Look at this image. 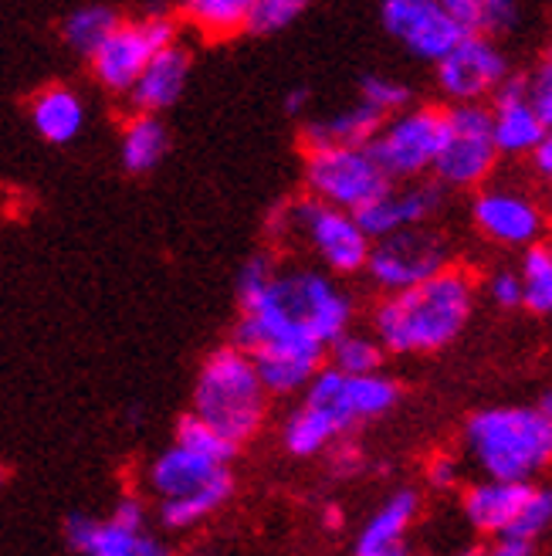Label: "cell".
<instances>
[{"instance_id": "obj_1", "label": "cell", "mask_w": 552, "mask_h": 556, "mask_svg": "<svg viewBox=\"0 0 552 556\" xmlns=\"http://www.w3.org/2000/svg\"><path fill=\"white\" fill-rule=\"evenodd\" d=\"M238 299L234 346L244 353L271 343H316L329 350L352 323V302L333 278L312 268L279 271L268 258H252L241 268Z\"/></svg>"}, {"instance_id": "obj_2", "label": "cell", "mask_w": 552, "mask_h": 556, "mask_svg": "<svg viewBox=\"0 0 552 556\" xmlns=\"http://www.w3.org/2000/svg\"><path fill=\"white\" fill-rule=\"evenodd\" d=\"M475 313V282L464 268H445L431 282L386 295L376 305L373 337L390 353H437L451 346Z\"/></svg>"}, {"instance_id": "obj_3", "label": "cell", "mask_w": 552, "mask_h": 556, "mask_svg": "<svg viewBox=\"0 0 552 556\" xmlns=\"http://www.w3.org/2000/svg\"><path fill=\"white\" fill-rule=\"evenodd\" d=\"M467 455L495 482H532L552 465V421L539 407H488L464 428Z\"/></svg>"}, {"instance_id": "obj_4", "label": "cell", "mask_w": 552, "mask_h": 556, "mask_svg": "<svg viewBox=\"0 0 552 556\" xmlns=\"http://www.w3.org/2000/svg\"><path fill=\"white\" fill-rule=\"evenodd\" d=\"M268 391L255 359L238 346L214 350L193 387V414L217 428L228 441H252L265 421Z\"/></svg>"}, {"instance_id": "obj_5", "label": "cell", "mask_w": 552, "mask_h": 556, "mask_svg": "<svg viewBox=\"0 0 552 556\" xmlns=\"http://www.w3.org/2000/svg\"><path fill=\"white\" fill-rule=\"evenodd\" d=\"M268 225L274 235H298L319 255V262L336 275H352L370 265L373 238L360 228V220L349 211L329 207L316 198H301L282 204L271 214Z\"/></svg>"}, {"instance_id": "obj_6", "label": "cell", "mask_w": 552, "mask_h": 556, "mask_svg": "<svg viewBox=\"0 0 552 556\" xmlns=\"http://www.w3.org/2000/svg\"><path fill=\"white\" fill-rule=\"evenodd\" d=\"M306 187L309 198L329 207L360 214L370 204H376L383 193H390L394 180L380 170L370 147L367 150L325 147V150H306Z\"/></svg>"}, {"instance_id": "obj_7", "label": "cell", "mask_w": 552, "mask_h": 556, "mask_svg": "<svg viewBox=\"0 0 552 556\" xmlns=\"http://www.w3.org/2000/svg\"><path fill=\"white\" fill-rule=\"evenodd\" d=\"M445 139H448V109L418 105L386 119L370 143V153L394 184L418 180L424 174H434L437 156L445 150Z\"/></svg>"}, {"instance_id": "obj_8", "label": "cell", "mask_w": 552, "mask_h": 556, "mask_svg": "<svg viewBox=\"0 0 552 556\" xmlns=\"http://www.w3.org/2000/svg\"><path fill=\"white\" fill-rule=\"evenodd\" d=\"M177 45V24L167 14L123 21L105 45L92 54L95 78L113 92H132L159 51Z\"/></svg>"}, {"instance_id": "obj_9", "label": "cell", "mask_w": 552, "mask_h": 556, "mask_svg": "<svg viewBox=\"0 0 552 556\" xmlns=\"http://www.w3.org/2000/svg\"><path fill=\"white\" fill-rule=\"evenodd\" d=\"M499 160V147L491 136L488 105H451L448 109V139L437 156L434 174L448 187H478Z\"/></svg>"}, {"instance_id": "obj_10", "label": "cell", "mask_w": 552, "mask_h": 556, "mask_svg": "<svg viewBox=\"0 0 552 556\" xmlns=\"http://www.w3.org/2000/svg\"><path fill=\"white\" fill-rule=\"evenodd\" d=\"M445 268H451L448 241L434 235L431 228H413L376 241L367 265L370 278L386 295L424 286Z\"/></svg>"}, {"instance_id": "obj_11", "label": "cell", "mask_w": 552, "mask_h": 556, "mask_svg": "<svg viewBox=\"0 0 552 556\" xmlns=\"http://www.w3.org/2000/svg\"><path fill=\"white\" fill-rule=\"evenodd\" d=\"M397 401H400V387L383 374L349 377L333 367H322L316 380L306 387V404L333 417L343 434L356 425L386 414Z\"/></svg>"}, {"instance_id": "obj_12", "label": "cell", "mask_w": 552, "mask_h": 556, "mask_svg": "<svg viewBox=\"0 0 552 556\" xmlns=\"http://www.w3.org/2000/svg\"><path fill=\"white\" fill-rule=\"evenodd\" d=\"M380 21L410 54L434 65L445 62L464 38H472L451 14L448 0H386Z\"/></svg>"}, {"instance_id": "obj_13", "label": "cell", "mask_w": 552, "mask_h": 556, "mask_svg": "<svg viewBox=\"0 0 552 556\" xmlns=\"http://www.w3.org/2000/svg\"><path fill=\"white\" fill-rule=\"evenodd\" d=\"M509 62L491 38H464L445 62L437 65V86L454 105H482L509 78Z\"/></svg>"}, {"instance_id": "obj_14", "label": "cell", "mask_w": 552, "mask_h": 556, "mask_svg": "<svg viewBox=\"0 0 552 556\" xmlns=\"http://www.w3.org/2000/svg\"><path fill=\"white\" fill-rule=\"evenodd\" d=\"M472 217L478 231L509 248H532L539 244V235L545 228V211L522 190L509 187H488L478 190L472 201Z\"/></svg>"}, {"instance_id": "obj_15", "label": "cell", "mask_w": 552, "mask_h": 556, "mask_svg": "<svg viewBox=\"0 0 552 556\" xmlns=\"http://www.w3.org/2000/svg\"><path fill=\"white\" fill-rule=\"evenodd\" d=\"M488 109H491V136L499 153L526 156L539 150L545 123L529 102V75H509L499 86V92L491 96Z\"/></svg>"}, {"instance_id": "obj_16", "label": "cell", "mask_w": 552, "mask_h": 556, "mask_svg": "<svg viewBox=\"0 0 552 556\" xmlns=\"http://www.w3.org/2000/svg\"><path fill=\"white\" fill-rule=\"evenodd\" d=\"M532 492H536L532 482L482 479V482L464 489L461 509H464L467 522H472L475 530L499 540V536H512L518 530V522H522V516H526Z\"/></svg>"}, {"instance_id": "obj_17", "label": "cell", "mask_w": 552, "mask_h": 556, "mask_svg": "<svg viewBox=\"0 0 552 556\" xmlns=\"http://www.w3.org/2000/svg\"><path fill=\"white\" fill-rule=\"evenodd\" d=\"M437 207H440L437 184H407V187H394L390 193H383L376 204L356 214V220H360V228L376 244V241L394 238L400 231L424 228L437 214Z\"/></svg>"}, {"instance_id": "obj_18", "label": "cell", "mask_w": 552, "mask_h": 556, "mask_svg": "<svg viewBox=\"0 0 552 556\" xmlns=\"http://www.w3.org/2000/svg\"><path fill=\"white\" fill-rule=\"evenodd\" d=\"M68 546L81 556H167L163 543L146 530H126L113 519L68 516L65 522Z\"/></svg>"}, {"instance_id": "obj_19", "label": "cell", "mask_w": 552, "mask_h": 556, "mask_svg": "<svg viewBox=\"0 0 552 556\" xmlns=\"http://www.w3.org/2000/svg\"><path fill=\"white\" fill-rule=\"evenodd\" d=\"M325 346L316 343H271L261 346L258 353H247L255 359V367L261 374V383L268 394H295L306 391L322 370Z\"/></svg>"}, {"instance_id": "obj_20", "label": "cell", "mask_w": 552, "mask_h": 556, "mask_svg": "<svg viewBox=\"0 0 552 556\" xmlns=\"http://www.w3.org/2000/svg\"><path fill=\"white\" fill-rule=\"evenodd\" d=\"M421 509L418 492H397L370 516L356 536V556H407V526Z\"/></svg>"}, {"instance_id": "obj_21", "label": "cell", "mask_w": 552, "mask_h": 556, "mask_svg": "<svg viewBox=\"0 0 552 556\" xmlns=\"http://www.w3.org/2000/svg\"><path fill=\"white\" fill-rule=\"evenodd\" d=\"M187 78H190V54L180 45H170L167 51H159L150 62V68L143 72L140 81H136L129 99L143 116H156L183 96Z\"/></svg>"}, {"instance_id": "obj_22", "label": "cell", "mask_w": 552, "mask_h": 556, "mask_svg": "<svg viewBox=\"0 0 552 556\" xmlns=\"http://www.w3.org/2000/svg\"><path fill=\"white\" fill-rule=\"evenodd\" d=\"M220 471H228V468L193 455L180 448V444H170V448L150 465V485L163 503H170V498H187L193 492L207 489Z\"/></svg>"}, {"instance_id": "obj_23", "label": "cell", "mask_w": 552, "mask_h": 556, "mask_svg": "<svg viewBox=\"0 0 552 556\" xmlns=\"http://www.w3.org/2000/svg\"><path fill=\"white\" fill-rule=\"evenodd\" d=\"M383 116L367 102H356L339 109L336 116H325L306 126V150H325V147H346V150H367L376 132L383 129Z\"/></svg>"}, {"instance_id": "obj_24", "label": "cell", "mask_w": 552, "mask_h": 556, "mask_svg": "<svg viewBox=\"0 0 552 556\" xmlns=\"http://www.w3.org/2000/svg\"><path fill=\"white\" fill-rule=\"evenodd\" d=\"M31 123L41 139L54 147H65L86 126V102L65 86H48L31 102Z\"/></svg>"}, {"instance_id": "obj_25", "label": "cell", "mask_w": 552, "mask_h": 556, "mask_svg": "<svg viewBox=\"0 0 552 556\" xmlns=\"http://www.w3.org/2000/svg\"><path fill=\"white\" fill-rule=\"evenodd\" d=\"M343 438L339 425L333 421L329 414H322L319 407L301 401L282 428V441L285 448L295 455V458H309V455H319L325 448H333V441Z\"/></svg>"}, {"instance_id": "obj_26", "label": "cell", "mask_w": 552, "mask_h": 556, "mask_svg": "<svg viewBox=\"0 0 552 556\" xmlns=\"http://www.w3.org/2000/svg\"><path fill=\"white\" fill-rule=\"evenodd\" d=\"M167 147H170L167 126H163L156 116L136 113L123 132V166L129 174H146L167 156Z\"/></svg>"}, {"instance_id": "obj_27", "label": "cell", "mask_w": 552, "mask_h": 556, "mask_svg": "<svg viewBox=\"0 0 552 556\" xmlns=\"http://www.w3.org/2000/svg\"><path fill=\"white\" fill-rule=\"evenodd\" d=\"M448 8L464 31L478 38H502L522 21V11L512 0H448Z\"/></svg>"}, {"instance_id": "obj_28", "label": "cell", "mask_w": 552, "mask_h": 556, "mask_svg": "<svg viewBox=\"0 0 552 556\" xmlns=\"http://www.w3.org/2000/svg\"><path fill=\"white\" fill-rule=\"evenodd\" d=\"M231 492H234V476H231V468H228V471H220V476L207 489L193 492L187 498H170V503H163L159 506V519H163V526H170V530H187V526L207 519L214 509L224 506L228 498H231Z\"/></svg>"}, {"instance_id": "obj_29", "label": "cell", "mask_w": 552, "mask_h": 556, "mask_svg": "<svg viewBox=\"0 0 552 556\" xmlns=\"http://www.w3.org/2000/svg\"><path fill=\"white\" fill-rule=\"evenodd\" d=\"M123 21L113 8H102V4H92V8H78L72 11L65 21H62V38L68 41V48L81 51V54H92L105 45V38L116 31Z\"/></svg>"}, {"instance_id": "obj_30", "label": "cell", "mask_w": 552, "mask_h": 556, "mask_svg": "<svg viewBox=\"0 0 552 556\" xmlns=\"http://www.w3.org/2000/svg\"><path fill=\"white\" fill-rule=\"evenodd\" d=\"M183 14L190 24H197L204 35L228 38V35L247 31L252 0H190Z\"/></svg>"}, {"instance_id": "obj_31", "label": "cell", "mask_w": 552, "mask_h": 556, "mask_svg": "<svg viewBox=\"0 0 552 556\" xmlns=\"http://www.w3.org/2000/svg\"><path fill=\"white\" fill-rule=\"evenodd\" d=\"M383 343L376 337H363V332H346L333 346H329V367L349 374V377H370L383 367Z\"/></svg>"}, {"instance_id": "obj_32", "label": "cell", "mask_w": 552, "mask_h": 556, "mask_svg": "<svg viewBox=\"0 0 552 556\" xmlns=\"http://www.w3.org/2000/svg\"><path fill=\"white\" fill-rule=\"evenodd\" d=\"M518 275H522V286H526V309L549 316L552 313V244L539 241L526 248Z\"/></svg>"}, {"instance_id": "obj_33", "label": "cell", "mask_w": 552, "mask_h": 556, "mask_svg": "<svg viewBox=\"0 0 552 556\" xmlns=\"http://www.w3.org/2000/svg\"><path fill=\"white\" fill-rule=\"evenodd\" d=\"M174 444H180V448H187V452H193V455H201V458H207V462H214V465H224V468H228V462H231L234 452H238V444H234V441H228L217 428H210L207 421H201V417L193 414V410L183 414L180 421H177V438H174Z\"/></svg>"}, {"instance_id": "obj_34", "label": "cell", "mask_w": 552, "mask_h": 556, "mask_svg": "<svg viewBox=\"0 0 552 556\" xmlns=\"http://www.w3.org/2000/svg\"><path fill=\"white\" fill-rule=\"evenodd\" d=\"M360 102H367L370 109H376V113L386 119V116H400L407 113L410 105V89L403 86L400 78H390V75H363L360 78Z\"/></svg>"}, {"instance_id": "obj_35", "label": "cell", "mask_w": 552, "mask_h": 556, "mask_svg": "<svg viewBox=\"0 0 552 556\" xmlns=\"http://www.w3.org/2000/svg\"><path fill=\"white\" fill-rule=\"evenodd\" d=\"M306 11L301 0H252V14H247V31L255 35H274L285 31Z\"/></svg>"}, {"instance_id": "obj_36", "label": "cell", "mask_w": 552, "mask_h": 556, "mask_svg": "<svg viewBox=\"0 0 552 556\" xmlns=\"http://www.w3.org/2000/svg\"><path fill=\"white\" fill-rule=\"evenodd\" d=\"M549 522H552V489H539V485H536V492H532V498H529V506H526V516H522V522H518V530L512 533V540H526V543H532Z\"/></svg>"}, {"instance_id": "obj_37", "label": "cell", "mask_w": 552, "mask_h": 556, "mask_svg": "<svg viewBox=\"0 0 552 556\" xmlns=\"http://www.w3.org/2000/svg\"><path fill=\"white\" fill-rule=\"evenodd\" d=\"M488 295L495 305H502V309H515V305H526V286H522V275L518 271H495L488 278Z\"/></svg>"}, {"instance_id": "obj_38", "label": "cell", "mask_w": 552, "mask_h": 556, "mask_svg": "<svg viewBox=\"0 0 552 556\" xmlns=\"http://www.w3.org/2000/svg\"><path fill=\"white\" fill-rule=\"evenodd\" d=\"M529 102L545 129H552V59H542L539 68L529 75Z\"/></svg>"}, {"instance_id": "obj_39", "label": "cell", "mask_w": 552, "mask_h": 556, "mask_svg": "<svg viewBox=\"0 0 552 556\" xmlns=\"http://www.w3.org/2000/svg\"><path fill=\"white\" fill-rule=\"evenodd\" d=\"M108 519L126 526V530H143V526H146V509H143L140 498L126 495V498H119V503H116V509H113V516H108Z\"/></svg>"}, {"instance_id": "obj_40", "label": "cell", "mask_w": 552, "mask_h": 556, "mask_svg": "<svg viewBox=\"0 0 552 556\" xmlns=\"http://www.w3.org/2000/svg\"><path fill=\"white\" fill-rule=\"evenodd\" d=\"M427 476H431V485L437 489H451L458 482V462L448 458V455H437L427 468Z\"/></svg>"}, {"instance_id": "obj_41", "label": "cell", "mask_w": 552, "mask_h": 556, "mask_svg": "<svg viewBox=\"0 0 552 556\" xmlns=\"http://www.w3.org/2000/svg\"><path fill=\"white\" fill-rule=\"evenodd\" d=\"M363 458L360 452L352 448V444H333V468L336 476H352V471H360Z\"/></svg>"}, {"instance_id": "obj_42", "label": "cell", "mask_w": 552, "mask_h": 556, "mask_svg": "<svg viewBox=\"0 0 552 556\" xmlns=\"http://www.w3.org/2000/svg\"><path fill=\"white\" fill-rule=\"evenodd\" d=\"M482 556H532V543H526V540H512V536H499Z\"/></svg>"}, {"instance_id": "obj_43", "label": "cell", "mask_w": 552, "mask_h": 556, "mask_svg": "<svg viewBox=\"0 0 552 556\" xmlns=\"http://www.w3.org/2000/svg\"><path fill=\"white\" fill-rule=\"evenodd\" d=\"M532 163H536V170H539L545 180H552V129H545L539 150L532 153Z\"/></svg>"}, {"instance_id": "obj_44", "label": "cell", "mask_w": 552, "mask_h": 556, "mask_svg": "<svg viewBox=\"0 0 552 556\" xmlns=\"http://www.w3.org/2000/svg\"><path fill=\"white\" fill-rule=\"evenodd\" d=\"M309 99H312V92H309L306 86L292 89V92L285 96V113H288V116H301V113H306Z\"/></svg>"}, {"instance_id": "obj_45", "label": "cell", "mask_w": 552, "mask_h": 556, "mask_svg": "<svg viewBox=\"0 0 552 556\" xmlns=\"http://www.w3.org/2000/svg\"><path fill=\"white\" fill-rule=\"evenodd\" d=\"M539 410H542V414L549 417V421H552V391H549V394L542 397V404H539Z\"/></svg>"}, {"instance_id": "obj_46", "label": "cell", "mask_w": 552, "mask_h": 556, "mask_svg": "<svg viewBox=\"0 0 552 556\" xmlns=\"http://www.w3.org/2000/svg\"><path fill=\"white\" fill-rule=\"evenodd\" d=\"M485 549H464V553H454V556H482Z\"/></svg>"}, {"instance_id": "obj_47", "label": "cell", "mask_w": 552, "mask_h": 556, "mask_svg": "<svg viewBox=\"0 0 552 556\" xmlns=\"http://www.w3.org/2000/svg\"><path fill=\"white\" fill-rule=\"evenodd\" d=\"M0 485H4V468H0Z\"/></svg>"}, {"instance_id": "obj_48", "label": "cell", "mask_w": 552, "mask_h": 556, "mask_svg": "<svg viewBox=\"0 0 552 556\" xmlns=\"http://www.w3.org/2000/svg\"><path fill=\"white\" fill-rule=\"evenodd\" d=\"M545 59H552V45H549V54H545Z\"/></svg>"}, {"instance_id": "obj_49", "label": "cell", "mask_w": 552, "mask_h": 556, "mask_svg": "<svg viewBox=\"0 0 552 556\" xmlns=\"http://www.w3.org/2000/svg\"><path fill=\"white\" fill-rule=\"evenodd\" d=\"M549 217H552V201H549Z\"/></svg>"}]
</instances>
